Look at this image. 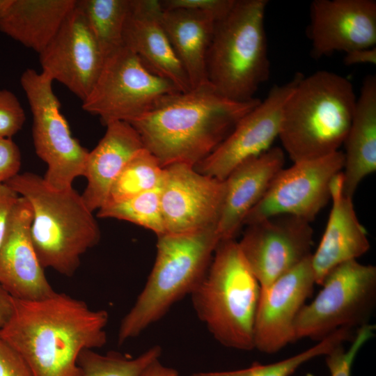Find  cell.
<instances>
[{
    "instance_id": "cell-40",
    "label": "cell",
    "mask_w": 376,
    "mask_h": 376,
    "mask_svg": "<svg viewBox=\"0 0 376 376\" xmlns=\"http://www.w3.org/2000/svg\"><path fill=\"white\" fill-rule=\"evenodd\" d=\"M11 2L12 0H0V18L5 13Z\"/></svg>"
},
{
    "instance_id": "cell-38",
    "label": "cell",
    "mask_w": 376,
    "mask_h": 376,
    "mask_svg": "<svg viewBox=\"0 0 376 376\" xmlns=\"http://www.w3.org/2000/svg\"><path fill=\"white\" fill-rule=\"evenodd\" d=\"M141 376H179V375L175 369L161 363L159 359L149 364Z\"/></svg>"
},
{
    "instance_id": "cell-28",
    "label": "cell",
    "mask_w": 376,
    "mask_h": 376,
    "mask_svg": "<svg viewBox=\"0 0 376 376\" xmlns=\"http://www.w3.org/2000/svg\"><path fill=\"white\" fill-rule=\"evenodd\" d=\"M353 338L352 329H340L319 340L314 346L277 362L268 364L254 363L242 369L200 372L187 376H291L306 362L319 356H325L336 346L352 340Z\"/></svg>"
},
{
    "instance_id": "cell-35",
    "label": "cell",
    "mask_w": 376,
    "mask_h": 376,
    "mask_svg": "<svg viewBox=\"0 0 376 376\" xmlns=\"http://www.w3.org/2000/svg\"><path fill=\"white\" fill-rule=\"evenodd\" d=\"M0 376H33L22 356L1 336Z\"/></svg>"
},
{
    "instance_id": "cell-22",
    "label": "cell",
    "mask_w": 376,
    "mask_h": 376,
    "mask_svg": "<svg viewBox=\"0 0 376 376\" xmlns=\"http://www.w3.org/2000/svg\"><path fill=\"white\" fill-rule=\"evenodd\" d=\"M106 127L103 137L88 152L85 166L87 185L81 196L92 212L105 203L120 171L136 152L144 148L139 133L130 123L114 121Z\"/></svg>"
},
{
    "instance_id": "cell-37",
    "label": "cell",
    "mask_w": 376,
    "mask_h": 376,
    "mask_svg": "<svg viewBox=\"0 0 376 376\" xmlns=\"http://www.w3.org/2000/svg\"><path fill=\"white\" fill-rule=\"evenodd\" d=\"M344 63L347 65L354 64H376V47L355 49L345 53Z\"/></svg>"
},
{
    "instance_id": "cell-4",
    "label": "cell",
    "mask_w": 376,
    "mask_h": 376,
    "mask_svg": "<svg viewBox=\"0 0 376 376\" xmlns=\"http://www.w3.org/2000/svg\"><path fill=\"white\" fill-rule=\"evenodd\" d=\"M5 184L28 201L32 210L31 239L43 268L68 277L81 256L100 240L99 225L79 194L72 187L56 190L41 176L18 173Z\"/></svg>"
},
{
    "instance_id": "cell-34",
    "label": "cell",
    "mask_w": 376,
    "mask_h": 376,
    "mask_svg": "<svg viewBox=\"0 0 376 376\" xmlns=\"http://www.w3.org/2000/svg\"><path fill=\"white\" fill-rule=\"evenodd\" d=\"M19 147L11 138H0V185L19 173L21 167Z\"/></svg>"
},
{
    "instance_id": "cell-12",
    "label": "cell",
    "mask_w": 376,
    "mask_h": 376,
    "mask_svg": "<svg viewBox=\"0 0 376 376\" xmlns=\"http://www.w3.org/2000/svg\"><path fill=\"white\" fill-rule=\"evenodd\" d=\"M313 235L309 221L284 214L247 225L237 242L262 288L311 256Z\"/></svg>"
},
{
    "instance_id": "cell-36",
    "label": "cell",
    "mask_w": 376,
    "mask_h": 376,
    "mask_svg": "<svg viewBox=\"0 0 376 376\" xmlns=\"http://www.w3.org/2000/svg\"><path fill=\"white\" fill-rule=\"evenodd\" d=\"M19 196L6 184L0 185V246L4 239L10 217Z\"/></svg>"
},
{
    "instance_id": "cell-19",
    "label": "cell",
    "mask_w": 376,
    "mask_h": 376,
    "mask_svg": "<svg viewBox=\"0 0 376 376\" xmlns=\"http://www.w3.org/2000/svg\"><path fill=\"white\" fill-rule=\"evenodd\" d=\"M159 0H131L123 31V45L155 75L172 82L180 91L191 89L163 26Z\"/></svg>"
},
{
    "instance_id": "cell-30",
    "label": "cell",
    "mask_w": 376,
    "mask_h": 376,
    "mask_svg": "<svg viewBox=\"0 0 376 376\" xmlns=\"http://www.w3.org/2000/svg\"><path fill=\"white\" fill-rule=\"evenodd\" d=\"M97 216L133 223L152 231L157 236L164 234L161 186L123 202L103 205Z\"/></svg>"
},
{
    "instance_id": "cell-15",
    "label": "cell",
    "mask_w": 376,
    "mask_h": 376,
    "mask_svg": "<svg viewBox=\"0 0 376 376\" xmlns=\"http://www.w3.org/2000/svg\"><path fill=\"white\" fill-rule=\"evenodd\" d=\"M39 58L42 72L82 101L93 89L104 61L96 39L76 5Z\"/></svg>"
},
{
    "instance_id": "cell-2",
    "label": "cell",
    "mask_w": 376,
    "mask_h": 376,
    "mask_svg": "<svg viewBox=\"0 0 376 376\" xmlns=\"http://www.w3.org/2000/svg\"><path fill=\"white\" fill-rule=\"evenodd\" d=\"M236 102L209 82L186 92L166 95L130 122L144 148L162 167L176 163L195 166L228 136L237 122L259 102Z\"/></svg>"
},
{
    "instance_id": "cell-25",
    "label": "cell",
    "mask_w": 376,
    "mask_h": 376,
    "mask_svg": "<svg viewBox=\"0 0 376 376\" xmlns=\"http://www.w3.org/2000/svg\"><path fill=\"white\" fill-rule=\"evenodd\" d=\"M76 0H12L0 31L40 54L55 36Z\"/></svg>"
},
{
    "instance_id": "cell-20",
    "label": "cell",
    "mask_w": 376,
    "mask_h": 376,
    "mask_svg": "<svg viewBox=\"0 0 376 376\" xmlns=\"http://www.w3.org/2000/svg\"><path fill=\"white\" fill-rule=\"evenodd\" d=\"M285 155L270 148L236 166L224 180L225 195L217 229L221 240L235 239L249 212L264 196L278 173Z\"/></svg>"
},
{
    "instance_id": "cell-6",
    "label": "cell",
    "mask_w": 376,
    "mask_h": 376,
    "mask_svg": "<svg viewBox=\"0 0 376 376\" xmlns=\"http://www.w3.org/2000/svg\"><path fill=\"white\" fill-rule=\"evenodd\" d=\"M260 285L235 239L221 240L201 281L190 294L199 320L221 345L254 349L253 329Z\"/></svg>"
},
{
    "instance_id": "cell-39",
    "label": "cell",
    "mask_w": 376,
    "mask_h": 376,
    "mask_svg": "<svg viewBox=\"0 0 376 376\" xmlns=\"http://www.w3.org/2000/svg\"><path fill=\"white\" fill-rule=\"evenodd\" d=\"M13 311V298L0 285V328L9 319Z\"/></svg>"
},
{
    "instance_id": "cell-11",
    "label": "cell",
    "mask_w": 376,
    "mask_h": 376,
    "mask_svg": "<svg viewBox=\"0 0 376 376\" xmlns=\"http://www.w3.org/2000/svg\"><path fill=\"white\" fill-rule=\"evenodd\" d=\"M344 154L294 162L281 169L244 225L278 216L292 215L311 222L330 198L333 178L343 169Z\"/></svg>"
},
{
    "instance_id": "cell-24",
    "label": "cell",
    "mask_w": 376,
    "mask_h": 376,
    "mask_svg": "<svg viewBox=\"0 0 376 376\" xmlns=\"http://www.w3.org/2000/svg\"><path fill=\"white\" fill-rule=\"evenodd\" d=\"M162 22L191 88L208 82L206 61L216 19L194 10H162Z\"/></svg>"
},
{
    "instance_id": "cell-27",
    "label": "cell",
    "mask_w": 376,
    "mask_h": 376,
    "mask_svg": "<svg viewBox=\"0 0 376 376\" xmlns=\"http://www.w3.org/2000/svg\"><path fill=\"white\" fill-rule=\"evenodd\" d=\"M164 175V168L158 160L145 148L141 149L120 171L103 205L123 202L161 186Z\"/></svg>"
},
{
    "instance_id": "cell-16",
    "label": "cell",
    "mask_w": 376,
    "mask_h": 376,
    "mask_svg": "<svg viewBox=\"0 0 376 376\" xmlns=\"http://www.w3.org/2000/svg\"><path fill=\"white\" fill-rule=\"evenodd\" d=\"M311 256L269 285L260 287L254 349L272 354L293 343L295 321L315 284Z\"/></svg>"
},
{
    "instance_id": "cell-18",
    "label": "cell",
    "mask_w": 376,
    "mask_h": 376,
    "mask_svg": "<svg viewBox=\"0 0 376 376\" xmlns=\"http://www.w3.org/2000/svg\"><path fill=\"white\" fill-rule=\"evenodd\" d=\"M31 207L19 196L0 246V285L13 299L40 300L56 291L49 284L31 235Z\"/></svg>"
},
{
    "instance_id": "cell-14",
    "label": "cell",
    "mask_w": 376,
    "mask_h": 376,
    "mask_svg": "<svg viewBox=\"0 0 376 376\" xmlns=\"http://www.w3.org/2000/svg\"><path fill=\"white\" fill-rule=\"evenodd\" d=\"M164 168L161 207L165 233L192 232L217 226L225 181L176 163Z\"/></svg>"
},
{
    "instance_id": "cell-8",
    "label": "cell",
    "mask_w": 376,
    "mask_h": 376,
    "mask_svg": "<svg viewBox=\"0 0 376 376\" xmlns=\"http://www.w3.org/2000/svg\"><path fill=\"white\" fill-rule=\"evenodd\" d=\"M313 300L305 304L293 327V342L318 341L340 329L369 324L376 304V267L357 260L334 268Z\"/></svg>"
},
{
    "instance_id": "cell-13",
    "label": "cell",
    "mask_w": 376,
    "mask_h": 376,
    "mask_svg": "<svg viewBox=\"0 0 376 376\" xmlns=\"http://www.w3.org/2000/svg\"><path fill=\"white\" fill-rule=\"evenodd\" d=\"M302 76L297 73L287 83L274 85L265 100L245 114L222 143L194 169L224 180L240 164L269 150L279 137L284 104Z\"/></svg>"
},
{
    "instance_id": "cell-3",
    "label": "cell",
    "mask_w": 376,
    "mask_h": 376,
    "mask_svg": "<svg viewBox=\"0 0 376 376\" xmlns=\"http://www.w3.org/2000/svg\"><path fill=\"white\" fill-rule=\"evenodd\" d=\"M357 97L347 78L319 70L299 79L283 109L279 134L293 162L338 151L354 113Z\"/></svg>"
},
{
    "instance_id": "cell-23",
    "label": "cell",
    "mask_w": 376,
    "mask_h": 376,
    "mask_svg": "<svg viewBox=\"0 0 376 376\" xmlns=\"http://www.w3.org/2000/svg\"><path fill=\"white\" fill-rule=\"evenodd\" d=\"M343 190L352 198L362 180L376 171V77L364 79L344 141Z\"/></svg>"
},
{
    "instance_id": "cell-9",
    "label": "cell",
    "mask_w": 376,
    "mask_h": 376,
    "mask_svg": "<svg viewBox=\"0 0 376 376\" xmlns=\"http://www.w3.org/2000/svg\"><path fill=\"white\" fill-rule=\"evenodd\" d=\"M53 81L33 69H26L20 77L33 116L35 150L47 165L42 178L50 188L63 190L72 187L75 179L84 176L89 151L72 136Z\"/></svg>"
},
{
    "instance_id": "cell-32",
    "label": "cell",
    "mask_w": 376,
    "mask_h": 376,
    "mask_svg": "<svg viewBox=\"0 0 376 376\" xmlns=\"http://www.w3.org/2000/svg\"><path fill=\"white\" fill-rule=\"evenodd\" d=\"M26 115L17 96L0 89V138H12L23 127Z\"/></svg>"
},
{
    "instance_id": "cell-7",
    "label": "cell",
    "mask_w": 376,
    "mask_h": 376,
    "mask_svg": "<svg viewBox=\"0 0 376 376\" xmlns=\"http://www.w3.org/2000/svg\"><path fill=\"white\" fill-rule=\"evenodd\" d=\"M267 0H235L228 13L215 24L207 52L208 82L236 102L254 99L270 75L265 29Z\"/></svg>"
},
{
    "instance_id": "cell-33",
    "label": "cell",
    "mask_w": 376,
    "mask_h": 376,
    "mask_svg": "<svg viewBox=\"0 0 376 376\" xmlns=\"http://www.w3.org/2000/svg\"><path fill=\"white\" fill-rule=\"evenodd\" d=\"M235 0H163L162 10L189 9L207 13L217 22L225 17L232 8Z\"/></svg>"
},
{
    "instance_id": "cell-5",
    "label": "cell",
    "mask_w": 376,
    "mask_h": 376,
    "mask_svg": "<svg viewBox=\"0 0 376 376\" xmlns=\"http://www.w3.org/2000/svg\"><path fill=\"white\" fill-rule=\"evenodd\" d=\"M221 241L217 226L157 236L150 274L134 304L123 318L118 342L136 337L189 295L205 276Z\"/></svg>"
},
{
    "instance_id": "cell-17",
    "label": "cell",
    "mask_w": 376,
    "mask_h": 376,
    "mask_svg": "<svg viewBox=\"0 0 376 376\" xmlns=\"http://www.w3.org/2000/svg\"><path fill=\"white\" fill-rule=\"evenodd\" d=\"M308 36L315 59L334 52L345 53L375 47L376 1L314 0Z\"/></svg>"
},
{
    "instance_id": "cell-21",
    "label": "cell",
    "mask_w": 376,
    "mask_h": 376,
    "mask_svg": "<svg viewBox=\"0 0 376 376\" xmlns=\"http://www.w3.org/2000/svg\"><path fill=\"white\" fill-rule=\"evenodd\" d=\"M343 182L340 171L331 182V210L320 242L311 256L315 283L320 285L336 266L357 260L370 249L366 230L357 217L352 198L343 192Z\"/></svg>"
},
{
    "instance_id": "cell-31",
    "label": "cell",
    "mask_w": 376,
    "mask_h": 376,
    "mask_svg": "<svg viewBox=\"0 0 376 376\" xmlns=\"http://www.w3.org/2000/svg\"><path fill=\"white\" fill-rule=\"evenodd\" d=\"M375 330V325L371 324L359 327L348 349L345 350L343 344L339 345L325 355L330 376H351L352 366L357 354L373 338Z\"/></svg>"
},
{
    "instance_id": "cell-1",
    "label": "cell",
    "mask_w": 376,
    "mask_h": 376,
    "mask_svg": "<svg viewBox=\"0 0 376 376\" xmlns=\"http://www.w3.org/2000/svg\"><path fill=\"white\" fill-rule=\"evenodd\" d=\"M109 314L86 302L55 292L40 300L13 298L12 313L0 336L24 359L33 376H82V350L107 340Z\"/></svg>"
},
{
    "instance_id": "cell-26",
    "label": "cell",
    "mask_w": 376,
    "mask_h": 376,
    "mask_svg": "<svg viewBox=\"0 0 376 376\" xmlns=\"http://www.w3.org/2000/svg\"><path fill=\"white\" fill-rule=\"evenodd\" d=\"M104 58L122 47L131 0H76Z\"/></svg>"
},
{
    "instance_id": "cell-29",
    "label": "cell",
    "mask_w": 376,
    "mask_h": 376,
    "mask_svg": "<svg viewBox=\"0 0 376 376\" xmlns=\"http://www.w3.org/2000/svg\"><path fill=\"white\" fill-rule=\"evenodd\" d=\"M162 351L155 345L132 357L115 351L102 354L86 349L79 354L77 364L82 376H141L149 364L159 359Z\"/></svg>"
},
{
    "instance_id": "cell-10",
    "label": "cell",
    "mask_w": 376,
    "mask_h": 376,
    "mask_svg": "<svg viewBox=\"0 0 376 376\" xmlns=\"http://www.w3.org/2000/svg\"><path fill=\"white\" fill-rule=\"evenodd\" d=\"M176 92L180 91L172 82L151 72L123 45L104 58L93 89L82 101V109L98 116L105 126L114 121L130 123L162 97Z\"/></svg>"
}]
</instances>
